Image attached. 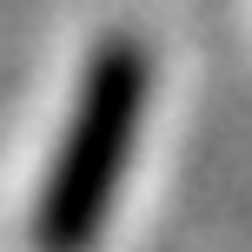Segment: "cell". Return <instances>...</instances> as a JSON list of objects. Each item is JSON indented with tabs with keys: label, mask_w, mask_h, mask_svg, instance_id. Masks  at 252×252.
Returning a JSON list of instances; mask_svg holds the SVG:
<instances>
[{
	"label": "cell",
	"mask_w": 252,
	"mask_h": 252,
	"mask_svg": "<svg viewBox=\"0 0 252 252\" xmlns=\"http://www.w3.org/2000/svg\"><path fill=\"white\" fill-rule=\"evenodd\" d=\"M153 106V53L139 33H106L80 66L73 106L60 120L53 159L33 199V252H93L113 219L120 179L139 153V126Z\"/></svg>",
	"instance_id": "cell-1"
}]
</instances>
